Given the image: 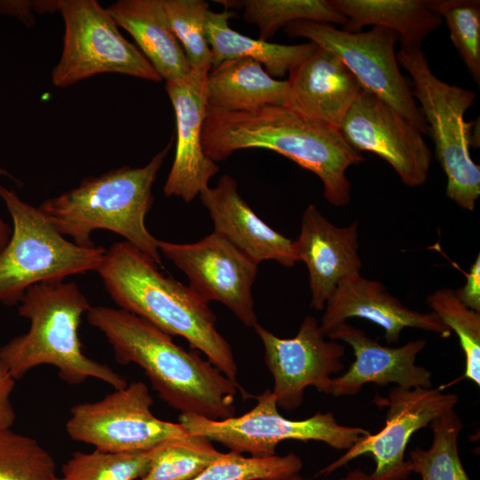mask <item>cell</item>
<instances>
[{
	"instance_id": "6da1fadb",
	"label": "cell",
	"mask_w": 480,
	"mask_h": 480,
	"mask_svg": "<svg viewBox=\"0 0 480 480\" xmlns=\"http://www.w3.org/2000/svg\"><path fill=\"white\" fill-rule=\"evenodd\" d=\"M86 318L105 336L117 363L140 367L172 408L212 420L235 416L236 396L245 391L198 353L184 349L171 335L122 308L92 306Z\"/></svg>"
},
{
	"instance_id": "7a4b0ae2",
	"label": "cell",
	"mask_w": 480,
	"mask_h": 480,
	"mask_svg": "<svg viewBox=\"0 0 480 480\" xmlns=\"http://www.w3.org/2000/svg\"><path fill=\"white\" fill-rule=\"evenodd\" d=\"M202 145L205 156L214 163L246 148H264L284 156L321 180L324 196L334 206L350 202L347 170L364 161L340 130L308 119L284 106L248 112L207 108Z\"/></svg>"
},
{
	"instance_id": "3957f363",
	"label": "cell",
	"mask_w": 480,
	"mask_h": 480,
	"mask_svg": "<svg viewBox=\"0 0 480 480\" xmlns=\"http://www.w3.org/2000/svg\"><path fill=\"white\" fill-rule=\"evenodd\" d=\"M110 298L172 336L184 338L225 376L237 382V364L228 340L216 327L209 303L189 285L164 274L147 254L126 241L107 250L97 270Z\"/></svg>"
},
{
	"instance_id": "277c9868",
	"label": "cell",
	"mask_w": 480,
	"mask_h": 480,
	"mask_svg": "<svg viewBox=\"0 0 480 480\" xmlns=\"http://www.w3.org/2000/svg\"><path fill=\"white\" fill-rule=\"evenodd\" d=\"M172 140L141 167L122 166L84 179L78 186L44 201L38 208L64 236L80 246L94 245L92 234L105 229L162 266L158 239L145 219L154 203L152 188Z\"/></svg>"
},
{
	"instance_id": "5b68a950",
	"label": "cell",
	"mask_w": 480,
	"mask_h": 480,
	"mask_svg": "<svg viewBox=\"0 0 480 480\" xmlns=\"http://www.w3.org/2000/svg\"><path fill=\"white\" fill-rule=\"evenodd\" d=\"M91 304L74 282L47 281L31 286L19 303L18 312L29 322L27 332L0 348V357L15 380L37 366H54L68 384L78 385L92 378L114 389L127 380L83 351L78 329Z\"/></svg>"
},
{
	"instance_id": "8992f818",
	"label": "cell",
	"mask_w": 480,
	"mask_h": 480,
	"mask_svg": "<svg viewBox=\"0 0 480 480\" xmlns=\"http://www.w3.org/2000/svg\"><path fill=\"white\" fill-rule=\"evenodd\" d=\"M0 198L12 219L11 237L0 252V302L19 305L31 286L96 271L107 252L66 239L43 212L0 184Z\"/></svg>"
},
{
	"instance_id": "52a82bcc",
	"label": "cell",
	"mask_w": 480,
	"mask_h": 480,
	"mask_svg": "<svg viewBox=\"0 0 480 480\" xmlns=\"http://www.w3.org/2000/svg\"><path fill=\"white\" fill-rule=\"evenodd\" d=\"M396 59L412 78V96L420 102L446 175V196L471 212L480 195V167L470 155V147L476 148L473 123L466 122L464 116L475 103L476 93L437 78L421 48L401 46Z\"/></svg>"
},
{
	"instance_id": "ba28073f",
	"label": "cell",
	"mask_w": 480,
	"mask_h": 480,
	"mask_svg": "<svg viewBox=\"0 0 480 480\" xmlns=\"http://www.w3.org/2000/svg\"><path fill=\"white\" fill-rule=\"evenodd\" d=\"M256 404L244 414L225 420L180 413L179 423L188 433L226 446L229 452L251 457L276 455L279 443L286 440L323 442L336 450H348L370 431L338 423L334 415L316 412L304 420L282 416L272 390L268 388L255 396Z\"/></svg>"
},
{
	"instance_id": "9c48e42d",
	"label": "cell",
	"mask_w": 480,
	"mask_h": 480,
	"mask_svg": "<svg viewBox=\"0 0 480 480\" xmlns=\"http://www.w3.org/2000/svg\"><path fill=\"white\" fill-rule=\"evenodd\" d=\"M58 12L64 36L60 58L51 74L54 86L68 87L104 73L163 80L97 0H58Z\"/></svg>"
},
{
	"instance_id": "30bf717a",
	"label": "cell",
	"mask_w": 480,
	"mask_h": 480,
	"mask_svg": "<svg viewBox=\"0 0 480 480\" xmlns=\"http://www.w3.org/2000/svg\"><path fill=\"white\" fill-rule=\"evenodd\" d=\"M284 32L304 37L334 55L351 71L362 87L388 103L422 133L428 128L403 76L395 52L399 39L392 30L375 26L365 32H348L327 23L296 21Z\"/></svg>"
},
{
	"instance_id": "8fae6325",
	"label": "cell",
	"mask_w": 480,
	"mask_h": 480,
	"mask_svg": "<svg viewBox=\"0 0 480 480\" xmlns=\"http://www.w3.org/2000/svg\"><path fill=\"white\" fill-rule=\"evenodd\" d=\"M143 381H133L103 398L75 404L66 422L68 436L108 452L149 451L163 442L189 435L180 423L157 418Z\"/></svg>"
},
{
	"instance_id": "7c38bea8",
	"label": "cell",
	"mask_w": 480,
	"mask_h": 480,
	"mask_svg": "<svg viewBox=\"0 0 480 480\" xmlns=\"http://www.w3.org/2000/svg\"><path fill=\"white\" fill-rule=\"evenodd\" d=\"M374 403L388 408L382 429L358 441L318 475L328 476L359 456L371 455L375 468L369 474L370 480H406L412 469L404 455L412 436L454 409L458 396L444 393L441 387L404 388L396 386L386 397L377 395Z\"/></svg>"
},
{
	"instance_id": "4fadbf2b",
	"label": "cell",
	"mask_w": 480,
	"mask_h": 480,
	"mask_svg": "<svg viewBox=\"0 0 480 480\" xmlns=\"http://www.w3.org/2000/svg\"><path fill=\"white\" fill-rule=\"evenodd\" d=\"M157 245L202 299L222 303L247 327L258 324L252 293L258 264L228 241L212 232L192 244L158 240Z\"/></svg>"
},
{
	"instance_id": "5bb4252c",
	"label": "cell",
	"mask_w": 480,
	"mask_h": 480,
	"mask_svg": "<svg viewBox=\"0 0 480 480\" xmlns=\"http://www.w3.org/2000/svg\"><path fill=\"white\" fill-rule=\"evenodd\" d=\"M253 328L264 347L278 407L286 411L300 407L308 387L330 395L332 375L344 368L345 348L326 340L314 316H305L292 338H279L259 324Z\"/></svg>"
},
{
	"instance_id": "9a60e30c",
	"label": "cell",
	"mask_w": 480,
	"mask_h": 480,
	"mask_svg": "<svg viewBox=\"0 0 480 480\" xmlns=\"http://www.w3.org/2000/svg\"><path fill=\"white\" fill-rule=\"evenodd\" d=\"M340 132L358 152H372L388 162L405 185L426 182L432 153L423 133L373 93L362 90Z\"/></svg>"
},
{
	"instance_id": "2e32d148",
	"label": "cell",
	"mask_w": 480,
	"mask_h": 480,
	"mask_svg": "<svg viewBox=\"0 0 480 480\" xmlns=\"http://www.w3.org/2000/svg\"><path fill=\"white\" fill-rule=\"evenodd\" d=\"M210 70L192 69L177 83H165L176 121V150L172 168L164 186L166 196H176L186 203L209 187L210 180L220 171L216 163L204 154L202 128L207 112L205 84Z\"/></svg>"
},
{
	"instance_id": "e0dca14e",
	"label": "cell",
	"mask_w": 480,
	"mask_h": 480,
	"mask_svg": "<svg viewBox=\"0 0 480 480\" xmlns=\"http://www.w3.org/2000/svg\"><path fill=\"white\" fill-rule=\"evenodd\" d=\"M326 337L348 344L355 361L347 372L332 380L330 395L354 396L366 384L380 386L390 383L404 388H431V372L415 364L417 355L427 342L420 339L397 347H387L368 337L365 332L344 322Z\"/></svg>"
},
{
	"instance_id": "ac0fdd59",
	"label": "cell",
	"mask_w": 480,
	"mask_h": 480,
	"mask_svg": "<svg viewBox=\"0 0 480 480\" xmlns=\"http://www.w3.org/2000/svg\"><path fill=\"white\" fill-rule=\"evenodd\" d=\"M319 324L326 336L333 328L351 317L373 322L384 330L388 343H396L404 328L435 332L442 338L452 331L434 312L421 313L404 305L379 281L356 273L343 278L328 299Z\"/></svg>"
},
{
	"instance_id": "d6986e66",
	"label": "cell",
	"mask_w": 480,
	"mask_h": 480,
	"mask_svg": "<svg viewBox=\"0 0 480 480\" xmlns=\"http://www.w3.org/2000/svg\"><path fill=\"white\" fill-rule=\"evenodd\" d=\"M298 260L308 268L311 293L310 307L324 310L339 283L360 273L358 224L346 227L330 222L314 204L305 209L300 232L293 241Z\"/></svg>"
},
{
	"instance_id": "ffe728a7",
	"label": "cell",
	"mask_w": 480,
	"mask_h": 480,
	"mask_svg": "<svg viewBox=\"0 0 480 480\" xmlns=\"http://www.w3.org/2000/svg\"><path fill=\"white\" fill-rule=\"evenodd\" d=\"M288 74L284 107L338 130L364 89L346 65L322 47Z\"/></svg>"
},
{
	"instance_id": "44dd1931",
	"label": "cell",
	"mask_w": 480,
	"mask_h": 480,
	"mask_svg": "<svg viewBox=\"0 0 480 480\" xmlns=\"http://www.w3.org/2000/svg\"><path fill=\"white\" fill-rule=\"evenodd\" d=\"M208 210L215 233L259 265L275 260L292 267L298 260L293 241L265 223L237 190L236 181L223 174L216 186L206 188L199 195Z\"/></svg>"
},
{
	"instance_id": "7402d4cb",
	"label": "cell",
	"mask_w": 480,
	"mask_h": 480,
	"mask_svg": "<svg viewBox=\"0 0 480 480\" xmlns=\"http://www.w3.org/2000/svg\"><path fill=\"white\" fill-rule=\"evenodd\" d=\"M118 28L126 30L138 49L165 83L186 79L192 68L173 34L162 0H118L107 7Z\"/></svg>"
},
{
	"instance_id": "603a6c76",
	"label": "cell",
	"mask_w": 480,
	"mask_h": 480,
	"mask_svg": "<svg viewBox=\"0 0 480 480\" xmlns=\"http://www.w3.org/2000/svg\"><path fill=\"white\" fill-rule=\"evenodd\" d=\"M288 83L272 77L259 62L238 58L212 68L206 76L207 108L248 112L267 106H285Z\"/></svg>"
},
{
	"instance_id": "cb8c5ba5",
	"label": "cell",
	"mask_w": 480,
	"mask_h": 480,
	"mask_svg": "<svg viewBox=\"0 0 480 480\" xmlns=\"http://www.w3.org/2000/svg\"><path fill=\"white\" fill-rule=\"evenodd\" d=\"M234 16L235 12L226 8L208 12L206 36L212 68L226 60L248 58L261 64L272 77H282L319 48L312 42L290 45L244 36L230 28L228 20Z\"/></svg>"
},
{
	"instance_id": "d4e9b609",
	"label": "cell",
	"mask_w": 480,
	"mask_h": 480,
	"mask_svg": "<svg viewBox=\"0 0 480 480\" xmlns=\"http://www.w3.org/2000/svg\"><path fill=\"white\" fill-rule=\"evenodd\" d=\"M348 19L344 30L359 32L366 25L394 31L401 46L420 48L443 19L422 0H330Z\"/></svg>"
},
{
	"instance_id": "484cf974",
	"label": "cell",
	"mask_w": 480,
	"mask_h": 480,
	"mask_svg": "<svg viewBox=\"0 0 480 480\" xmlns=\"http://www.w3.org/2000/svg\"><path fill=\"white\" fill-rule=\"evenodd\" d=\"M226 9L242 8L244 20L259 29V38L268 41L280 28L296 21L336 23L345 26L348 19L330 0H244L215 1Z\"/></svg>"
},
{
	"instance_id": "4316f807",
	"label": "cell",
	"mask_w": 480,
	"mask_h": 480,
	"mask_svg": "<svg viewBox=\"0 0 480 480\" xmlns=\"http://www.w3.org/2000/svg\"><path fill=\"white\" fill-rule=\"evenodd\" d=\"M433 440L427 450L415 447L409 452L412 472L422 480H471L460 458L458 437L463 424L454 409L436 418L429 424Z\"/></svg>"
},
{
	"instance_id": "83f0119b",
	"label": "cell",
	"mask_w": 480,
	"mask_h": 480,
	"mask_svg": "<svg viewBox=\"0 0 480 480\" xmlns=\"http://www.w3.org/2000/svg\"><path fill=\"white\" fill-rule=\"evenodd\" d=\"M147 472L140 480H192L223 455L209 439L189 433L149 450Z\"/></svg>"
},
{
	"instance_id": "f1b7e54d",
	"label": "cell",
	"mask_w": 480,
	"mask_h": 480,
	"mask_svg": "<svg viewBox=\"0 0 480 480\" xmlns=\"http://www.w3.org/2000/svg\"><path fill=\"white\" fill-rule=\"evenodd\" d=\"M150 452H75L62 465L58 480H140L147 472Z\"/></svg>"
},
{
	"instance_id": "f546056e",
	"label": "cell",
	"mask_w": 480,
	"mask_h": 480,
	"mask_svg": "<svg viewBox=\"0 0 480 480\" xmlns=\"http://www.w3.org/2000/svg\"><path fill=\"white\" fill-rule=\"evenodd\" d=\"M428 304L454 331L465 356L464 377L480 385V313L465 306L455 290L441 288L428 298Z\"/></svg>"
},
{
	"instance_id": "4dcf8cb0",
	"label": "cell",
	"mask_w": 480,
	"mask_h": 480,
	"mask_svg": "<svg viewBox=\"0 0 480 480\" xmlns=\"http://www.w3.org/2000/svg\"><path fill=\"white\" fill-rule=\"evenodd\" d=\"M162 4L191 68L210 70L212 52L206 36L209 4L204 0H162Z\"/></svg>"
},
{
	"instance_id": "1f68e13d",
	"label": "cell",
	"mask_w": 480,
	"mask_h": 480,
	"mask_svg": "<svg viewBox=\"0 0 480 480\" xmlns=\"http://www.w3.org/2000/svg\"><path fill=\"white\" fill-rule=\"evenodd\" d=\"M428 7L444 19L451 40L470 76L480 84L479 0H427Z\"/></svg>"
},
{
	"instance_id": "d6a6232c",
	"label": "cell",
	"mask_w": 480,
	"mask_h": 480,
	"mask_svg": "<svg viewBox=\"0 0 480 480\" xmlns=\"http://www.w3.org/2000/svg\"><path fill=\"white\" fill-rule=\"evenodd\" d=\"M52 456L36 441L6 429L0 431V480H57Z\"/></svg>"
},
{
	"instance_id": "836d02e7",
	"label": "cell",
	"mask_w": 480,
	"mask_h": 480,
	"mask_svg": "<svg viewBox=\"0 0 480 480\" xmlns=\"http://www.w3.org/2000/svg\"><path fill=\"white\" fill-rule=\"evenodd\" d=\"M301 468L302 461L293 452L255 458L228 452L192 480H282Z\"/></svg>"
},
{
	"instance_id": "e575fe53",
	"label": "cell",
	"mask_w": 480,
	"mask_h": 480,
	"mask_svg": "<svg viewBox=\"0 0 480 480\" xmlns=\"http://www.w3.org/2000/svg\"><path fill=\"white\" fill-rule=\"evenodd\" d=\"M15 379L9 368L0 357V431L11 429L16 413L11 401Z\"/></svg>"
},
{
	"instance_id": "d590c367",
	"label": "cell",
	"mask_w": 480,
	"mask_h": 480,
	"mask_svg": "<svg viewBox=\"0 0 480 480\" xmlns=\"http://www.w3.org/2000/svg\"><path fill=\"white\" fill-rule=\"evenodd\" d=\"M466 276L465 285L455 290V292L465 306L480 313V254L476 256Z\"/></svg>"
},
{
	"instance_id": "8d00e7d4",
	"label": "cell",
	"mask_w": 480,
	"mask_h": 480,
	"mask_svg": "<svg viewBox=\"0 0 480 480\" xmlns=\"http://www.w3.org/2000/svg\"><path fill=\"white\" fill-rule=\"evenodd\" d=\"M34 12L35 1L0 0V14L16 18L28 27L34 24Z\"/></svg>"
},
{
	"instance_id": "74e56055",
	"label": "cell",
	"mask_w": 480,
	"mask_h": 480,
	"mask_svg": "<svg viewBox=\"0 0 480 480\" xmlns=\"http://www.w3.org/2000/svg\"><path fill=\"white\" fill-rule=\"evenodd\" d=\"M7 177L16 180V179L4 168L0 167V178ZM12 235V226L4 220L0 213V252L7 244Z\"/></svg>"
},
{
	"instance_id": "f35d334b",
	"label": "cell",
	"mask_w": 480,
	"mask_h": 480,
	"mask_svg": "<svg viewBox=\"0 0 480 480\" xmlns=\"http://www.w3.org/2000/svg\"><path fill=\"white\" fill-rule=\"evenodd\" d=\"M282 480H308V478L303 477L300 474H296ZM339 480H370L369 474L365 473L360 468H356L349 471L343 477Z\"/></svg>"
},
{
	"instance_id": "ab89813d",
	"label": "cell",
	"mask_w": 480,
	"mask_h": 480,
	"mask_svg": "<svg viewBox=\"0 0 480 480\" xmlns=\"http://www.w3.org/2000/svg\"><path fill=\"white\" fill-rule=\"evenodd\" d=\"M58 480V479H57Z\"/></svg>"
}]
</instances>
